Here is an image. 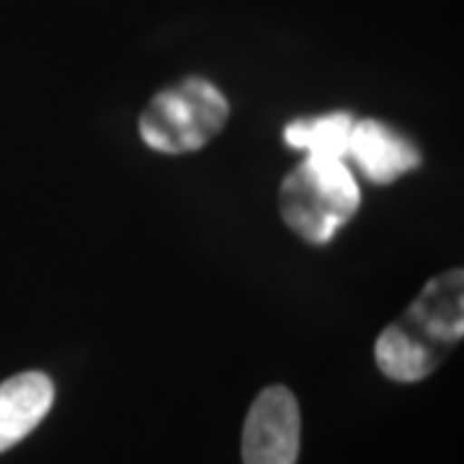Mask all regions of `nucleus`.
Instances as JSON below:
<instances>
[{
	"label": "nucleus",
	"instance_id": "obj_7",
	"mask_svg": "<svg viewBox=\"0 0 464 464\" xmlns=\"http://www.w3.org/2000/svg\"><path fill=\"white\" fill-rule=\"evenodd\" d=\"M353 121L356 119L348 111L297 119L284 127V142L289 148L304 150L307 155L348 160V140H351Z\"/></svg>",
	"mask_w": 464,
	"mask_h": 464
},
{
	"label": "nucleus",
	"instance_id": "obj_5",
	"mask_svg": "<svg viewBox=\"0 0 464 464\" xmlns=\"http://www.w3.org/2000/svg\"><path fill=\"white\" fill-rule=\"evenodd\" d=\"M348 160L362 168L369 181L392 183L420 163V152L380 119L353 121L348 140Z\"/></svg>",
	"mask_w": 464,
	"mask_h": 464
},
{
	"label": "nucleus",
	"instance_id": "obj_1",
	"mask_svg": "<svg viewBox=\"0 0 464 464\" xmlns=\"http://www.w3.org/2000/svg\"><path fill=\"white\" fill-rule=\"evenodd\" d=\"M464 335V274L449 268L429 279L402 315L377 338L374 356L392 382H420Z\"/></svg>",
	"mask_w": 464,
	"mask_h": 464
},
{
	"label": "nucleus",
	"instance_id": "obj_4",
	"mask_svg": "<svg viewBox=\"0 0 464 464\" xmlns=\"http://www.w3.org/2000/svg\"><path fill=\"white\" fill-rule=\"evenodd\" d=\"M299 431L297 398L282 384L266 387L246 415L243 464H297Z\"/></svg>",
	"mask_w": 464,
	"mask_h": 464
},
{
	"label": "nucleus",
	"instance_id": "obj_3",
	"mask_svg": "<svg viewBox=\"0 0 464 464\" xmlns=\"http://www.w3.org/2000/svg\"><path fill=\"white\" fill-rule=\"evenodd\" d=\"M227 119L230 103L215 83L186 78L152 96L140 116V137L155 152H197L222 132Z\"/></svg>",
	"mask_w": 464,
	"mask_h": 464
},
{
	"label": "nucleus",
	"instance_id": "obj_6",
	"mask_svg": "<svg viewBox=\"0 0 464 464\" xmlns=\"http://www.w3.org/2000/svg\"><path fill=\"white\" fill-rule=\"evenodd\" d=\"M54 402V384L42 372H24L0 382V451L24 441Z\"/></svg>",
	"mask_w": 464,
	"mask_h": 464
},
{
	"label": "nucleus",
	"instance_id": "obj_2",
	"mask_svg": "<svg viewBox=\"0 0 464 464\" xmlns=\"http://www.w3.org/2000/svg\"><path fill=\"white\" fill-rule=\"evenodd\" d=\"M362 204V191L348 160L307 155L279 188L284 225L302 240L325 246Z\"/></svg>",
	"mask_w": 464,
	"mask_h": 464
}]
</instances>
